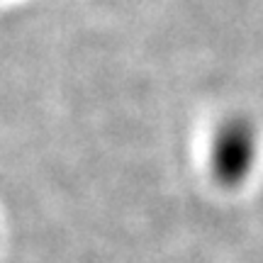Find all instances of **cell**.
<instances>
[{"mask_svg": "<svg viewBox=\"0 0 263 263\" xmlns=\"http://www.w3.org/2000/svg\"><path fill=\"white\" fill-rule=\"evenodd\" d=\"M251 161V134L241 122H229L212 144V171L222 183H236Z\"/></svg>", "mask_w": 263, "mask_h": 263, "instance_id": "cell-1", "label": "cell"}]
</instances>
